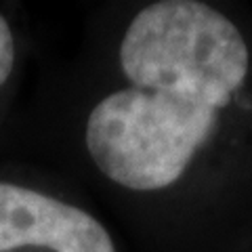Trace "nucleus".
<instances>
[{"mask_svg":"<svg viewBox=\"0 0 252 252\" xmlns=\"http://www.w3.org/2000/svg\"><path fill=\"white\" fill-rule=\"evenodd\" d=\"M0 252H122L82 200L26 175H0Z\"/></svg>","mask_w":252,"mask_h":252,"instance_id":"nucleus-2","label":"nucleus"},{"mask_svg":"<svg viewBox=\"0 0 252 252\" xmlns=\"http://www.w3.org/2000/svg\"><path fill=\"white\" fill-rule=\"evenodd\" d=\"M74 168L143 252L252 246V9L143 0L94 28L67 101Z\"/></svg>","mask_w":252,"mask_h":252,"instance_id":"nucleus-1","label":"nucleus"},{"mask_svg":"<svg viewBox=\"0 0 252 252\" xmlns=\"http://www.w3.org/2000/svg\"><path fill=\"white\" fill-rule=\"evenodd\" d=\"M246 252H252V246H250V248H248V250H246Z\"/></svg>","mask_w":252,"mask_h":252,"instance_id":"nucleus-4","label":"nucleus"},{"mask_svg":"<svg viewBox=\"0 0 252 252\" xmlns=\"http://www.w3.org/2000/svg\"><path fill=\"white\" fill-rule=\"evenodd\" d=\"M21 67V38L15 21L0 6V126L17 91Z\"/></svg>","mask_w":252,"mask_h":252,"instance_id":"nucleus-3","label":"nucleus"}]
</instances>
